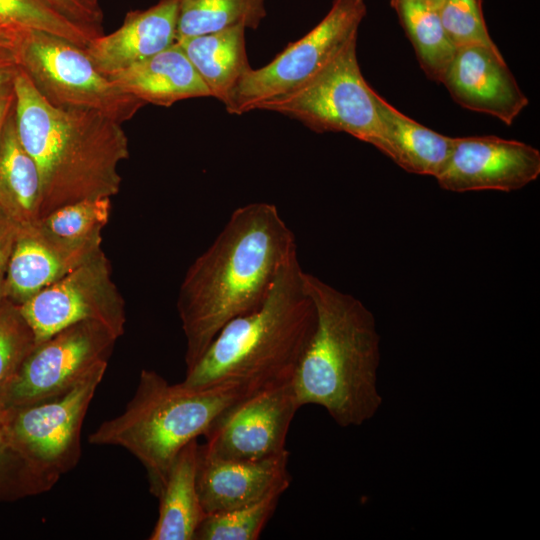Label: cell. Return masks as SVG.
Returning <instances> with one entry per match:
<instances>
[{"label":"cell","mask_w":540,"mask_h":540,"mask_svg":"<svg viewBox=\"0 0 540 540\" xmlns=\"http://www.w3.org/2000/svg\"><path fill=\"white\" fill-rule=\"evenodd\" d=\"M296 254L295 235L274 204L253 202L231 213L179 288L187 370L226 323L264 303L280 270Z\"/></svg>","instance_id":"1"},{"label":"cell","mask_w":540,"mask_h":540,"mask_svg":"<svg viewBox=\"0 0 540 540\" xmlns=\"http://www.w3.org/2000/svg\"><path fill=\"white\" fill-rule=\"evenodd\" d=\"M13 87L17 134L40 177L39 218L77 201L118 194V167L129 157L122 123L51 105L20 68Z\"/></svg>","instance_id":"2"},{"label":"cell","mask_w":540,"mask_h":540,"mask_svg":"<svg viewBox=\"0 0 540 540\" xmlns=\"http://www.w3.org/2000/svg\"><path fill=\"white\" fill-rule=\"evenodd\" d=\"M316 321L296 254L264 303L226 323L181 384L193 390L233 386L250 395L292 383Z\"/></svg>","instance_id":"3"},{"label":"cell","mask_w":540,"mask_h":540,"mask_svg":"<svg viewBox=\"0 0 540 540\" xmlns=\"http://www.w3.org/2000/svg\"><path fill=\"white\" fill-rule=\"evenodd\" d=\"M304 284L317 321L292 380L297 401L323 407L341 427L360 426L382 404L375 317L358 298L305 271Z\"/></svg>","instance_id":"4"},{"label":"cell","mask_w":540,"mask_h":540,"mask_svg":"<svg viewBox=\"0 0 540 540\" xmlns=\"http://www.w3.org/2000/svg\"><path fill=\"white\" fill-rule=\"evenodd\" d=\"M244 396V391L233 386L188 389L143 369L125 410L100 424L88 440L120 446L133 454L145 467L150 491L158 498L180 450L204 436L214 420Z\"/></svg>","instance_id":"5"},{"label":"cell","mask_w":540,"mask_h":540,"mask_svg":"<svg viewBox=\"0 0 540 540\" xmlns=\"http://www.w3.org/2000/svg\"><path fill=\"white\" fill-rule=\"evenodd\" d=\"M13 51L18 67L53 106L94 111L123 123L145 105L101 73L84 48L66 39L19 29Z\"/></svg>","instance_id":"6"},{"label":"cell","mask_w":540,"mask_h":540,"mask_svg":"<svg viewBox=\"0 0 540 540\" xmlns=\"http://www.w3.org/2000/svg\"><path fill=\"white\" fill-rule=\"evenodd\" d=\"M376 94L361 73L355 38L302 87L255 110L283 114L317 133L344 132L379 150L382 125Z\"/></svg>","instance_id":"7"},{"label":"cell","mask_w":540,"mask_h":540,"mask_svg":"<svg viewBox=\"0 0 540 540\" xmlns=\"http://www.w3.org/2000/svg\"><path fill=\"white\" fill-rule=\"evenodd\" d=\"M107 366H97L54 397L4 409L11 443L50 488L79 461L82 423Z\"/></svg>","instance_id":"8"},{"label":"cell","mask_w":540,"mask_h":540,"mask_svg":"<svg viewBox=\"0 0 540 540\" xmlns=\"http://www.w3.org/2000/svg\"><path fill=\"white\" fill-rule=\"evenodd\" d=\"M366 13L364 0H333L326 16L311 31L289 43L267 65L244 74L226 110L241 115L302 87L358 37Z\"/></svg>","instance_id":"9"},{"label":"cell","mask_w":540,"mask_h":540,"mask_svg":"<svg viewBox=\"0 0 540 540\" xmlns=\"http://www.w3.org/2000/svg\"><path fill=\"white\" fill-rule=\"evenodd\" d=\"M117 337L95 321L73 324L36 344L0 393L7 410L54 397L108 363Z\"/></svg>","instance_id":"10"},{"label":"cell","mask_w":540,"mask_h":540,"mask_svg":"<svg viewBox=\"0 0 540 540\" xmlns=\"http://www.w3.org/2000/svg\"><path fill=\"white\" fill-rule=\"evenodd\" d=\"M20 307L36 344L82 321H95L117 338L125 331V301L103 250Z\"/></svg>","instance_id":"11"},{"label":"cell","mask_w":540,"mask_h":540,"mask_svg":"<svg viewBox=\"0 0 540 540\" xmlns=\"http://www.w3.org/2000/svg\"><path fill=\"white\" fill-rule=\"evenodd\" d=\"M300 407L292 383L244 396L214 420L199 448L233 461L275 457L287 450V434Z\"/></svg>","instance_id":"12"},{"label":"cell","mask_w":540,"mask_h":540,"mask_svg":"<svg viewBox=\"0 0 540 540\" xmlns=\"http://www.w3.org/2000/svg\"><path fill=\"white\" fill-rule=\"evenodd\" d=\"M540 175L535 147L497 136L456 137L451 156L436 177L452 192L522 189Z\"/></svg>","instance_id":"13"},{"label":"cell","mask_w":540,"mask_h":540,"mask_svg":"<svg viewBox=\"0 0 540 540\" xmlns=\"http://www.w3.org/2000/svg\"><path fill=\"white\" fill-rule=\"evenodd\" d=\"M441 83L460 106L508 126L529 104L501 52L480 45L456 49Z\"/></svg>","instance_id":"14"},{"label":"cell","mask_w":540,"mask_h":540,"mask_svg":"<svg viewBox=\"0 0 540 540\" xmlns=\"http://www.w3.org/2000/svg\"><path fill=\"white\" fill-rule=\"evenodd\" d=\"M289 452L260 461H233L203 453L199 448L196 475L198 497L205 514L252 505L276 490H287L291 477Z\"/></svg>","instance_id":"15"},{"label":"cell","mask_w":540,"mask_h":540,"mask_svg":"<svg viewBox=\"0 0 540 540\" xmlns=\"http://www.w3.org/2000/svg\"><path fill=\"white\" fill-rule=\"evenodd\" d=\"M179 2L159 0L146 10L130 11L117 30L92 39L85 52L108 76L169 48L176 42Z\"/></svg>","instance_id":"16"},{"label":"cell","mask_w":540,"mask_h":540,"mask_svg":"<svg viewBox=\"0 0 540 540\" xmlns=\"http://www.w3.org/2000/svg\"><path fill=\"white\" fill-rule=\"evenodd\" d=\"M145 104L169 107L211 93L177 43L126 69L107 76Z\"/></svg>","instance_id":"17"},{"label":"cell","mask_w":540,"mask_h":540,"mask_svg":"<svg viewBox=\"0 0 540 540\" xmlns=\"http://www.w3.org/2000/svg\"><path fill=\"white\" fill-rule=\"evenodd\" d=\"M92 257L57 246L43 235L36 223L17 228L3 298L21 306Z\"/></svg>","instance_id":"18"},{"label":"cell","mask_w":540,"mask_h":540,"mask_svg":"<svg viewBox=\"0 0 540 540\" xmlns=\"http://www.w3.org/2000/svg\"><path fill=\"white\" fill-rule=\"evenodd\" d=\"M376 103L382 125L379 150L409 173L436 178L451 156L455 138L414 121L378 93Z\"/></svg>","instance_id":"19"},{"label":"cell","mask_w":540,"mask_h":540,"mask_svg":"<svg viewBox=\"0 0 540 540\" xmlns=\"http://www.w3.org/2000/svg\"><path fill=\"white\" fill-rule=\"evenodd\" d=\"M242 25L176 40L208 87L211 97L226 107L236 85L251 69Z\"/></svg>","instance_id":"20"},{"label":"cell","mask_w":540,"mask_h":540,"mask_svg":"<svg viewBox=\"0 0 540 540\" xmlns=\"http://www.w3.org/2000/svg\"><path fill=\"white\" fill-rule=\"evenodd\" d=\"M199 444L190 441L177 454L158 496L159 516L150 540H193L205 517L201 506L196 475Z\"/></svg>","instance_id":"21"},{"label":"cell","mask_w":540,"mask_h":540,"mask_svg":"<svg viewBox=\"0 0 540 540\" xmlns=\"http://www.w3.org/2000/svg\"><path fill=\"white\" fill-rule=\"evenodd\" d=\"M40 201L38 168L19 140L13 109L0 133V210L26 227L38 221Z\"/></svg>","instance_id":"22"},{"label":"cell","mask_w":540,"mask_h":540,"mask_svg":"<svg viewBox=\"0 0 540 540\" xmlns=\"http://www.w3.org/2000/svg\"><path fill=\"white\" fill-rule=\"evenodd\" d=\"M111 198H93L57 208L36 222L57 246L92 257L102 250V231L111 215Z\"/></svg>","instance_id":"23"},{"label":"cell","mask_w":540,"mask_h":540,"mask_svg":"<svg viewBox=\"0 0 540 540\" xmlns=\"http://www.w3.org/2000/svg\"><path fill=\"white\" fill-rule=\"evenodd\" d=\"M425 75L441 83L455 47L443 28L438 9L427 0H390Z\"/></svg>","instance_id":"24"},{"label":"cell","mask_w":540,"mask_h":540,"mask_svg":"<svg viewBox=\"0 0 540 540\" xmlns=\"http://www.w3.org/2000/svg\"><path fill=\"white\" fill-rule=\"evenodd\" d=\"M265 16V0H180L176 40L239 25L256 29Z\"/></svg>","instance_id":"25"},{"label":"cell","mask_w":540,"mask_h":540,"mask_svg":"<svg viewBox=\"0 0 540 540\" xmlns=\"http://www.w3.org/2000/svg\"><path fill=\"white\" fill-rule=\"evenodd\" d=\"M0 24L17 30L46 32L82 48L98 37L64 15L49 0H0Z\"/></svg>","instance_id":"26"},{"label":"cell","mask_w":540,"mask_h":540,"mask_svg":"<svg viewBox=\"0 0 540 540\" xmlns=\"http://www.w3.org/2000/svg\"><path fill=\"white\" fill-rule=\"evenodd\" d=\"M285 490H276L262 500L222 513L206 514L193 540H256L272 517Z\"/></svg>","instance_id":"27"},{"label":"cell","mask_w":540,"mask_h":540,"mask_svg":"<svg viewBox=\"0 0 540 540\" xmlns=\"http://www.w3.org/2000/svg\"><path fill=\"white\" fill-rule=\"evenodd\" d=\"M36 345L35 335L20 307L0 301V393Z\"/></svg>","instance_id":"28"},{"label":"cell","mask_w":540,"mask_h":540,"mask_svg":"<svg viewBox=\"0 0 540 540\" xmlns=\"http://www.w3.org/2000/svg\"><path fill=\"white\" fill-rule=\"evenodd\" d=\"M438 13L455 49L480 45L499 50L485 24L482 0H443Z\"/></svg>","instance_id":"29"},{"label":"cell","mask_w":540,"mask_h":540,"mask_svg":"<svg viewBox=\"0 0 540 540\" xmlns=\"http://www.w3.org/2000/svg\"><path fill=\"white\" fill-rule=\"evenodd\" d=\"M49 489L11 443L6 412L0 406V497L35 495Z\"/></svg>","instance_id":"30"},{"label":"cell","mask_w":540,"mask_h":540,"mask_svg":"<svg viewBox=\"0 0 540 540\" xmlns=\"http://www.w3.org/2000/svg\"><path fill=\"white\" fill-rule=\"evenodd\" d=\"M71 20L100 36L102 32V12L93 11L78 0H49Z\"/></svg>","instance_id":"31"},{"label":"cell","mask_w":540,"mask_h":540,"mask_svg":"<svg viewBox=\"0 0 540 540\" xmlns=\"http://www.w3.org/2000/svg\"><path fill=\"white\" fill-rule=\"evenodd\" d=\"M16 234L17 226L0 210V301Z\"/></svg>","instance_id":"32"},{"label":"cell","mask_w":540,"mask_h":540,"mask_svg":"<svg viewBox=\"0 0 540 540\" xmlns=\"http://www.w3.org/2000/svg\"><path fill=\"white\" fill-rule=\"evenodd\" d=\"M18 68L13 48L0 45V89L13 84Z\"/></svg>","instance_id":"33"},{"label":"cell","mask_w":540,"mask_h":540,"mask_svg":"<svg viewBox=\"0 0 540 540\" xmlns=\"http://www.w3.org/2000/svg\"><path fill=\"white\" fill-rule=\"evenodd\" d=\"M15 105V93L13 84L0 89V133L5 122L13 111Z\"/></svg>","instance_id":"34"},{"label":"cell","mask_w":540,"mask_h":540,"mask_svg":"<svg viewBox=\"0 0 540 540\" xmlns=\"http://www.w3.org/2000/svg\"><path fill=\"white\" fill-rule=\"evenodd\" d=\"M18 30L0 24V45L13 48Z\"/></svg>","instance_id":"35"},{"label":"cell","mask_w":540,"mask_h":540,"mask_svg":"<svg viewBox=\"0 0 540 540\" xmlns=\"http://www.w3.org/2000/svg\"><path fill=\"white\" fill-rule=\"evenodd\" d=\"M78 1H80L84 6H86L87 8L93 11L101 12V9L98 4V0H78Z\"/></svg>","instance_id":"36"},{"label":"cell","mask_w":540,"mask_h":540,"mask_svg":"<svg viewBox=\"0 0 540 540\" xmlns=\"http://www.w3.org/2000/svg\"><path fill=\"white\" fill-rule=\"evenodd\" d=\"M431 5H433L434 7H436L437 9L439 8V6L441 5V3L443 2V0H427Z\"/></svg>","instance_id":"37"}]
</instances>
